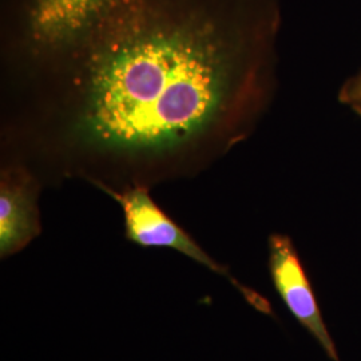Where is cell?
I'll use <instances>...</instances> for the list:
<instances>
[{
  "mask_svg": "<svg viewBox=\"0 0 361 361\" xmlns=\"http://www.w3.org/2000/svg\"><path fill=\"white\" fill-rule=\"evenodd\" d=\"M116 0H1L0 63L13 65L73 38Z\"/></svg>",
  "mask_w": 361,
  "mask_h": 361,
  "instance_id": "obj_2",
  "label": "cell"
},
{
  "mask_svg": "<svg viewBox=\"0 0 361 361\" xmlns=\"http://www.w3.org/2000/svg\"><path fill=\"white\" fill-rule=\"evenodd\" d=\"M44 188L25 164L0 161V257L22 252L42 233L39 194Z\"/></svg>",
  "mask_w": 361,
  "mask_h": 361,
  "instance_id": "obj_5",
  "label": "cell"
},
{
  "mask_svg": "<svg viewBox=\"0 0 361 361\" xmlns=\"http://www.w3.org/2000/svg\"><path fill=\"white\" fill-rule=\"evenodd\" d=\"M111 197L123 212L126 240L143 247H169L193 259L209 271L225 277L261 313L271 316V304L250 288L240 284L229 271L209 256L183 228L157 205L146 186H131L122 190L99 189Z\"/></svg>",
  "mask_w": 361,
  "mask_h": 361,
  "instance_id": "obj_3",
  "label": "cell"
},
{
  "mask_svg": "<svg viewBox=\"0 0 361 361\" xmlns=\"http://www.w3.org/2000/svg\"><path fill=\"white\" fill-rule=\"evenodd\" d=\"M268 249L271 283L279 296L297 322L320 344L326 356L332 361H340L338 350L324 323L317 298L293 241L286 234L274 233L269 235Z\"/></svg>",
  "mask_w": 361,
  "mask_h": 361,
  "instance_id": "obj_4",
  "label": "cell"
},
{
  "mask_svg": "<svg viewBox=\"0 0 361 361\" xmlns=\"http://www.w3.org/2000/svg\"><path fill=\"white\" fill-rule=\"evenodd\" d=\"M281 0H116L1 70L0 159L46 186L197 177L250 138L277 90Z\"/></svg>",
  "mask_w": 361,
  "mask_h": 361,
  "instance_id": "obj_1",
  "label": "cell"
},
{
  "mask_svg": "<svg viewBox=\"0 0 361 361\" xmlns=\"http://www.w3.org/2000/svg\"><path fill=\"white\" fill-rule=\"evenodd\" d=\"M338 102L361 118V70L341 85L338 90Z\"/></svg>",
  "mask_w": 361,
  "mask_h": 361,
  "instance_id": "obj_6",
  "label": "cell"
}]
</instances>
